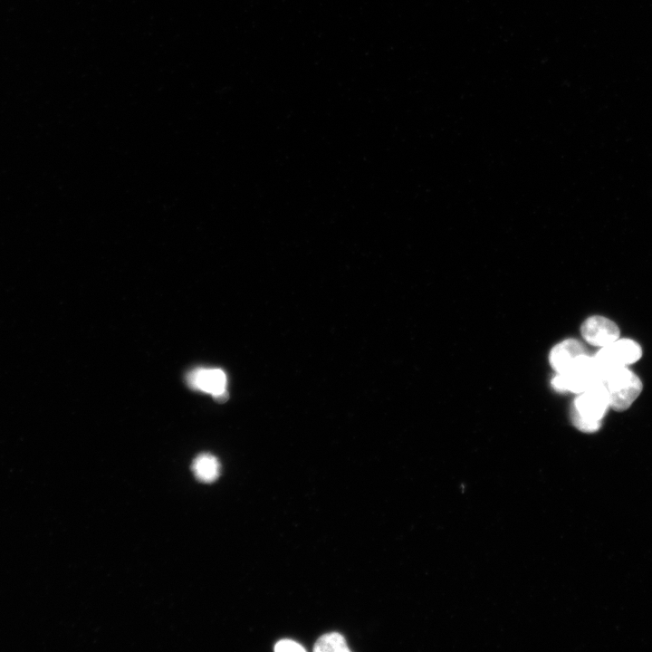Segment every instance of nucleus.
Wrapping results in <instances>:
<instances>
[{"mask_svg":"<svg viewBox=\"0 0 652 652\" xmlns=\"http://www.w3.org/2000/svg\"><path fill=\"white\" fill-rule=\"evenodd\" d=\"M274 650L277 652H302L305 651V648L292 639H282L275 644Z\"/></svg>","mask_w":652,"mask_h":652,"instance_id":"nucleus-10","label":"nucleus"},{"mask_svg":"<svg viewBox=\"0 0 652 652\" xmlns=\"http://www.w3.org/2000/svg\"><path fill=\"white\" fill-rule=\"evenodd\" d=\"M192 470L198 480L204 483H211L219 475L220 464L215 455L203 453L194 459Z\"/></svg>","mask_w":652,"mask_h":652,"instance_id":"nucleus-8","label":"nucleus"},{"mask_svg":"<svg viewBox=\"0 0 652 652\" xmlns=\"http://www.w3.org/2000/svg\"><path fill=\"white\" fill-rule=\"evenodd\" d=\"M187 383L194 390L212 395L218 403L228 399L225 372L219 368H196L187 375Z\"/></svg>","mask_w":652,"mask_h":652,"instance_id":"nucleus-5","label":"nucleus"},{"mask_svg":"<svg viewBox=\"0 0 652 652\" xmlns=\"http://www.w3.org/2000/svg\"><path fill=\"white\" fill-rule=\"evenodd\" d=\"M602 382L597 373L593 358L588 354L578 359L566 371L557 373L551 380L559 392L582 393L594 384Z\"/></svg>","mask_w":652,"mask_h":652,"instance_id":"nucleus-3","label":"nucleus"},{"mask_svg":"<svg viewBox=\"0 0 652 652\" xmlns=\"http://www.w3.org/2000/svg\"><path fill=\"white\" fill-rule=\"evenodd\" d=\"M609 408V395L605 384L598 382L575 398L571 410L572 423L585 433L597 431Z\"/></svg>","mask_w":652,"mask_h":652,"instance_id":"nucleus-1","label":"nucleus"},{"mask_svg":"<svg viewBox=\"0 0 652 652\" xmlns=\"http://www.w3.org/2000/svg\"><path fill=\"white\" fill-rule=\"evenodd\" d=\"M313 650L315 652H349L350 648L342 635L331 632L319 638Z\"/></svg>","mask_w":652,"mask_h":652,"instance_id":"nucleus-9","label":"nucleus"},{"mask_svg":"<svg viewBox=\"0 0 652 652\" xmlns=\"http://www.w3.org/2000/svg\"><path fill=\"white\" fill-rule=\"evenodd\" d=\"M587 351L577 340L567 339L556 344L550 352V364L557 373L566 371L578 359Z\"/></svg>","mask_w":652,"mask_h":652,"instance_id":"nucleus-7","label":"nucleus"},{"mask_svg":"<svg viewBox=\"0 0 652 652\" xmlns=\"http://www.w3.org/2000/svg\"><path fill=\"white\" fill-rule=\"evenodd\" d=\"M604 384L609 395V407L616 411L628 409L642 390L641 380L627 367L614 371Z\"/></svg>","mask_w":652,"mask_h":652,"instance_id":"nucleus-4","label":"nucleus"},{"mask_svg":"<svg viewBox=\"0 0 652 652\" xmlns=\"http://www.w3.org/2000/svg\"><path fill=\"white\" fill-rule=\"evenodd\" d=\"M583 339L599 348L608 346L619 338V329L611 320L603 316H591L580 327Z\"/></svg>","mask_w":652,"mask_h":652,"instance_id":"nucleus-6","label":"nucleus"},{"mask_svg":"<svg viewBox=\"0 0 652 652\" xmlns=\"http://www.w3.org/2000/svg\"><path fill=\"white\" fill-rule=\"evenodd\" d=\"M641 355V348L635 340L618 339L613 343L600 348L592 358L598 376L604 382L618 369L638 361Z\"/></svg>","mask_w":652,"mask_h":652,"instance_id":"nucleus-2","label":"nucleus"}]
</instances>
